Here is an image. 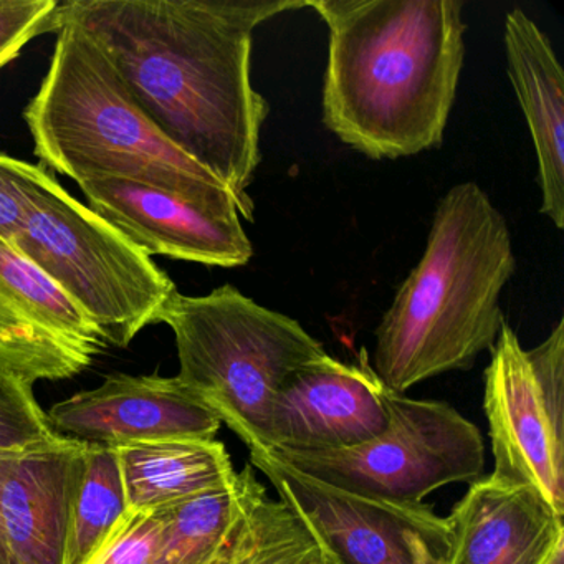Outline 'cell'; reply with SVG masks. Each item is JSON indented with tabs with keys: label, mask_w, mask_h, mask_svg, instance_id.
<instances>
[{
	"label": "cell",
	"mask_w": 564,
	"mask_h": 564,
	"mask_svg": "<svg viewBox=\"0 0 564 564\" xmlns=\"http://www.w3.org/2000/svg\"><path fill=\"white\" fill-rule=\"evenodd\" d=\"M34 384L0 362V452L22 454L57 438Z\"/></svg>",
	"instance_id": "obj_21"
},
{
	"label": "cell",
	"mask_w": 564,
	"mask_h": 564,
	"mask_svg": "<svg viewBox=\"0 0 564 564\" xmlns=\"http://www.w3.org/2000/svg\"><path fill=\"white\" fill-rule=\"evenodd\" d=\"M47 75L25 108L34 153L77 181L118 177L177 194L253 220L236 194L174 147L144 117L105 55L80 25L58 22Z\"/></svg>",
	"instance_id": "obj_4"
},
{
	"label": "cell",
	"mask_w": 564,
	"mask_h": 564,
	"mask_svg": "<svg viewBox=\"0 0 564 564\" xmlns=\"http://www.w3.org/2000/svg\"><path fill=\"white\" fill-rule=\"evenodd\" d=\"M550 564H564V551H561V553H557L556 556H554V560L551 561Z\"/></svg>",
	"instance_id": "obj_27"
},
{
	"label": "cell",
	"mask_w": 564,
	"mask_h": 564,
	"mask_svg": "<svg viewBox=\"0 0 564 564\" xmlns=\"http://www.w3.org/2000/svg\"><path fill=\"white\" fill-rule=\"evenodd\" d=\"M128 510L154 513L226 487L237 470L216 438H177L115 448Z\"/></svg>",
	"instance_id": "obj_17"
},
{
	"label": "cell",
	"mask_w": 564,
	"mask_h": 564,
	"mask_svg": "<svg viewBox=\"0 0 564 564\" xmlns=\"http://www.w3.org/2000/svg\"><path fill=\"white\" fill-rule=\"evenodd\" d=\"M257 481L247 464L226 487L158 511L161 538L153 564H216Z\"/></svg>",
	"instance_id": "obj_18"
},
{
	"label": "cell",
	"mask_w": 564,
	"mask_h": 564,
	"mask_svg": "<svg viewBox=\"0 0 564 564\" xmlns=\"http://www.w3.org/2000/svg\"><path fill=\"white\" fill-rule=\"evenodd\" d=\"M12 455L14 454L0 452V481H2V477H4L6 468H8ZM0 564H9L8 546H6L4 530H2V517H0Z\"/></svg>",
	"instance_id": "obj_25"
},
{
	"label": "cell",
	"mask_w": 564,
	"mask_h": 564,
	"mask_svg": "<svg viewBox=\"0 0 564 564\" xmlns=\"http://www.w3.org/2000/svg\"><path fill=\"white\" fill-rule=\"evenodd\" d=\"M107 346L80 306L0 237V362L32 384L61 381Z\"/></svg>",
	"instance_id": "obj_10"
},
{
	"label": "cell",
	"mask_w": 564,
	"mask_h": 564,
	"mask_svg": "<svg viewBox=\"0 0 564 564\" xmlns=\"http://www.w3.org/2000/svg\"><path fill=\"white\" fill-rule=\"evenodd\" d=\"M47 419L58 435L108 448L216 438L223 425L180 379L121 372L52 405Z\"/></svg>",
	"instance_id": "obj_13"
},
{
	"label": "cell",
	"mask_w": 564,
	"mask_h": 564,
	"mask_svg": "<svg viewBox=\"0 0 564 564\" xmlns=\"http://www.w3.org/2000/svg\"><path fill=\"white\" fill-rule=\"evenodd\" d=\"M58 0H0V67L37 35L52 32Z\"/></svg>",
	"instance_id": "obj_22"
},
{
	"label": "cell",
	"mask_w": 564,
	"mask_h": 564,
	"mask_svg": "<svg viewBox=\"0 0 564 564\" xmlns=\"http://www.w3.org/2000/svg\"><path fill=\"white\" fill-rule=\"evenodd\" d=\"M85 447L84 442L58 435L12 455L0 481L9 564H65Z\"/></svg>",
	"instance_id": "obj_14"
},
{
	"label": "cell",
	"mask_w": 564,
	"mask_h": 564,
	"mask_svg": "<svg viewBox=\"0 0 564 564\" xmlns=\"http://www.w3.org/2000/svg\"><path fill=\"white\" fill-rule=\"evenodd\" d=\"M28 216L14 246L97 326L127 348L177 292L173 280L120 230L35 166Z\"/></svg>",
	"instance_id": "obj_6"
},
{
	"label": "cell",
	"mask_w": 564,
	"mask_h": 564,
	"mask_svg": "<svg viewBox=\"0 0 564 564\" xmlns=\"http://www.w3.org/2000/svg\"><path fill=\"white\" fill-rule=\"evenodd\" d=\"M447 521V564H550L564 551L563 517L533 488L491 474L471 481Z\"/></svg>",
	"instance_id": "obj_15"
},
{
	"label": "cell",
	"mask_w": 564,
	"mask_h": 564,
	"mask_svg": "<svg viewBox=\"0 0 564 564\" xmlns=\"http://www.w3.org/2000/svg\"><path fill=\"white\" fill-rule=\"evenodd\" d=\"M88 207L148 257L164 256L236 269L250 262L252 242L239 210L219 209L118 177L78 184Z\"/></svg>",
	"instance_id": "obj_12"
},
{
	"label": "cell",
	"mask_w": 564,
	"mask_h": 564,
	"mask_svg": "<svg viewBox=\"0 0 564 564\" xmlns=\"http://www.w3.org/2000/svg\"><path fill=\"white\" fill-rule=\"evenodd\" d=\"M319 551L312 524L257 481L216 564H312Z\"/></svg>",
	"instance_id": "obj_19"
},
{
	"label": "cell",
	"mask_w": 564,
	"mask_h": 564,
	"mask_svg": "<svg viewBox=\"0 0 564 564\" xmlns=\"http://www.w3.org/2000/svg\"><path fill=\"white\" fill-rule=\"evenodd\" d=\"M35 164L0 154V237L14 243L28 216L29 183Z\"/></svg>",
	"instance_id": "obj_24"
},
{
	"label": "cell",
	"mask_w": 564,
	"mask_h": 564,
	"mask_svg": "<svg viewBox=\"0 0 564 564\" xmlns=\"http://www.w3.org/2000/svg\"><path fill=\"white\" fill-rule=\"evenodd\" d=\"M160 323L176 339V378L249 451H263L270 405L286 379L328 355L299 322L232 285L203 296L174 293Z\"/></svg>",
	"instance_id": "obj_5"
},
{
	"label": "cell",
	"mask_w": 564,
	"mask_h": 564,
	"mask_svg": "<svg viewBox=\"0 0 564 564\" xmlns=\"http://www.w3.org/2000/svg\"><path fill=\"white\" fill-rule=\"evenodd\" d=\"M517 269L510 229L477 183L438 200L424 256L376 329L372 369L405 394L427 379L467 371L497 341L500 299Z\"/></svg>",
	"instance_id": "obj_3"
},
{
	"label": "cell",
	"mask_w": 564,
	"mask_h": 564,
	"mask_svg": "<svg viewBox=\"0 0 564 564\" xmlns=\"http://www.w3.org/2000/svg\"><path fill=\"white\" fill-rule=\"evenodd\" d=\"M384 402L388 427L365 444L341 451L269 452L329 487L404 503H422L445 485L471 484L481 477L484 437L457 409L412 399L386 386Z\"/></svg>",
	"instance_id": "obj_7"
},
{
	"label": "cell",
	"mask_w": 564,
	"mask_h": 564,
	"mask_svg": "<svg viewBox=\"0 0 564 564\" xmlns=\"http://www.w3.org/2000/svg\"><path fill=\"white\" fill-rule=\"evenodd\" d=\"M161 538V517L130 511L91 564H153Z\"/></svg>",
	"instance_id": "obj_23"
},
{
	"label": "cell",
	"mask_w": 564,
	"mask_h": 564,
	"mask_svg": "<svg viewBox=\"0 0 564 564\" xmlns=\"http://www.w3.org/2000/svg\"><path fill=\"white\" fill-rule=\"evenodd\" d=\"M384 384L361 349L358 365L326 355L286 379L270 405L263 451H341L388 427Z\"/></svg>",
	"instance_id": "obj_11"
},
{
	"label": "cell",
	"mask_w": 564,
	"mask_h": 564,
	"mask_svg": "<svg viewBox=\"0 0 564 564\" xmlns=\"http://www.w3.org/2000/svg\"><path fill=\"white\" fill-rule=\"evenodd\" d=\"M250 464L341 564H447L451 527L431 505L361 497L300 474L269 451Z\"/></svg>",
	"instance_id": "obj_9"
},
{
	"label": "cell",
	"mask_w": 564,
	"mask_h": 564,
	"mask_svg": "<svg viewBox=\"0 0 564 564\" xmlns=\"http://www.w3.org/2000/svg\"><path fill=\"white\" fill-rule=\"evenodd\" d=\"M312 564H341L332 553H329L328 547L322 543V551H319L318 556L313 560Z\"/></svg>",
	"instance_id": "obj_26"
},
{
	"label": "cell",
	"mask_w": 564,
	"mask_h": 564,
	"mask_svg": "<svg viewBox=\"0 0 564 564\" xmlns=\"http://www.w3.org/2000/svg\"><path fill=\"white\" fill-rule=\"evenodd\" d=\"M305 0H68L144 117L249 210L270 107L253 88V31Z\"/></svg>",
	"instance_id": "obj_1"
},
{
	"label": "cell",
	"mask_w": 564,
	"mask_h": 564,
	"mask_svg": "<svg viewBox=\"0 0 564 564\" xmlns=\"http://www.w3.org/2000/svg\"><path fill=\"white\" fill-rule=\"evenodd\" d=\"M507 72L530 128L540 213L564 229V74L547 35L520 9L505 18Z\"/></svg>",
	"instance_id": "obj_16"
},
{
	"label": "cell",
	"mask_w": 564,
	"mask_h": 564,
	"mask_svg": "<svg viewBox=\"0 0 564 564\" xmlns=\"http://www.w3.org/2000/svg\"><path fill=\"white\" fill-rule=\"evenodd\" d=\"M494 475L533 488L564 517V319L524 349L508 323L485 369Z\"/></svg>",
	"instance_id": "obj_8"
},
{
	"label": "cell",
	"mask_w": 564,
	"mask_h": 564,
	"mask_svg": "<svg viewBox=\"0 0 564 564\" xmlns=\"http://www.w3.org/2000/svg\"><path fill=\"white\" fill-rule=\"evenodd\" d=\"M130 514L115 448L85 447L65 564H91Z\"/></svg>",
	"instance_id": "obj_20"
},
{
	"label": "cell",
	"mask_w": 564,
	"mask_h": 564,
	"mask_svg": "<svg viewBox=\"0 0 564 564\" xmlns=\"http://www.w3.org/2000/svg\"><path fill=\"white\" fill-rule=\"evenodd\" d=\"M328 28L323 123L371 160L444 140L465 61L462 0H310Z\"/></svg>",
	"instance_id": "obj_2"
}]
</instances>
